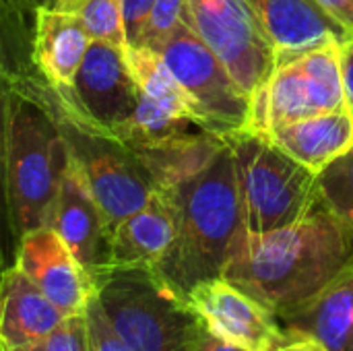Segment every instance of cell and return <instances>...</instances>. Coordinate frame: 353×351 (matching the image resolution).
Returning a JSON list of instances; mask_svg holds the SVG:
<instances>
[{"mask_svg": "<svg viewBox=\"0 0 353 351\" xmlns=\"http://www.w3.org/2000/svg\"><path fill=\"white\" fill-rule=\"evenodd\" d=\"M0 351H6L4 350V345H2V341H0Z\"/></svg>", "mask_w": 353, "mask_h": 351, "instance_id": "cell-35", "label": "cell"}, {"mask_svg": "<svg viewBox=\"0 0 353 351\" xmlns=\"http://www.w3.org/2000/svg\"><path fill=\"white\" fill-rule=\"evenodd\" d=\"M89 43L91 39L74 12L56 0L37 4L31 35V62L37 74L56 91H72L77 70Z\"/></svg>", "mask_w": 353, "mask_h": 351, "instance_id": "cell-14", "label": "cell"}, {"mask_svg": "<svg viewBox=\"0 0 353 351\" xmlns=\"http://www.w3.org/2000/svg\"><path fill=\"white\" fill-rule=\"evenodd\" d=\"M192 130H205V128L199 126L194 120L174 114L172 110L163 108L159 101L141 93L134 112L114 134H118L126 145H141V143H153Z\"/></svg>", "mask_w": 353, "mask_h": 351, "instance_id": "cell-23", "label": "cell"}, {"mask_svg": "<svg viewBox=\"0 0 353 351\" xmlns=\"http://www.w3.org/2000/svg\"><path fill=\"white\" fill-rule=\"evenodd\" d=\"M269 137L288 155L319 174L353 147V112L343 108L308 116L275 128Z\"/></svg>", "mask_w": 353, "mask_h": 351, "instance_id": "cell-19", "label": "cell"}, {"mask_svg": "<svg viewBox=\"0 0 353 351\" xmlns=\"http://www.w3.org/2000/svg\"><path fill=\"white\" fill-rule=\"evenodd\" d=\"M319 201L353 232V147L316 174Z\"/></svg>", "mask_w": 353, "mask_h": 351, "instance_id": "cell-26", "label": "cell"}, {"mask_svg": "<svg viewBox=\"0 0 353 351\" xmlns=\"http://www.w3.org/2000/svg\"><path fill=\"white\" fill-rule=\"evenodd\" d=\"M176 234V215L165 190H157L139 211L110 234L112 267H155Z\"/></svg>", "mask_w": 353, "mask_h": 351, "instance_id": "cell-17", "label": "cell"}, {"mask_svg": "<svg viewBox=\"0 0 353 351\" xmlns=\"http://www.w3.org/2000/svg\"><path fill=\"white\" fill-rule=\"evenodd\" d=\"M265 351H329L323 341H319L316 337L308 335V333H300V331H292L283 327L281 337L271 343Z\"/></svg>", "mask_w": 353, "mask_h": 351, "instance_id": "cell-31", "label": "cell"}, {"mask_svg": "<svg viewBox=\"0 0 353 351\" xmlns=\"http://www.w3.org/2000/svg\"><path fill=\"white\" fill-rule=\"evenodd\" d=\"M339 46L341 41H327L277 62L269 81L252 95L248 128L269 134L290 122L347 108Z\"/></svg>", "mask_w": 353, "mask_h": 351, "instance_id": "cell-7", "label": "cell"}, {"mask_svg": "<svg viewBox=\"0 0 353 351\" xmlns=\"http://www.w3.org/2000/svg\"><path fill=\"white\" fill-rule=\"evenodd\" d=\"M159 54L186 91L196 122L205 130L230 137L248 128L252 97L236 83L188 21L176 29Z\"/></svg>", "mask_w": 353, "mask_h": 351, "instance_id": "cell-8", "label": "cell"}, {"mask_svg": "<svg viewBox=\"0 0 353 351\" xmlns=\"http://www.w3.org/2000/svg\"><path fill=\"white\" fill-rule=\"evenodd\" d=\"M155 0H122V6H124V29H126V39H128V46H132L145 23H147V17L153 8Z\"/></svg>", "mask_w": 353, "mask_h": 351, "instance_id": "cell-30", "label": "cell"}, {"mask_svg": "<svg viewBox=\"0 0 353 351\" xmlns=\"http://www.w3.org/2000/svg\"><path fill=\"white\" fill-rule=\"evenodd\" d=\"M124 52H126L130 72L141 93L159 101L163 108L172 110L174 114L196 122V116H194V110L186 91L182 89V85L178 83V79L174 77V72L170 70V66L165 64L159 52L151 48H143V46H126Z\"/></svg>", "mask_w": 353, "mask_h": 351, "instance_id": "cell-22", "label": "cell"}, {"mask_svg": "<svg viewBox=\"0 0 353 351\" xmlns=\"http://www.w3.org/2000/svg\"><path fill=\"white\" fill-rule=\"evenodd\" d=\"M186 21L252 97L277 66V54L246 0H184Z\"/></svg>", "mask_w": 353, "mask_h": 351, "instance_id": "cell-9", "label": "cell"}, {"mask_svg": "<svg viewBox=\"0 0 353 351\" xmlns=\"http://www.w3.org/2000/svg\"><path fill=\"white\" fill-rule=\"evenodd\" d=\"M39 2L43 0H0V72L12 81L35 72L31 35Z\"/></svg>", "mask_w": 353, "mask_h": 351, "instance_id": "cell-21", "label": "cell"}, {"mask_svg": "<svg viewBox=\"0 0 353 351\" xmlns=\"http://www.w3.org/2000/svg\"><path fill=\"white\" fill-rule=\"evenodd\" d=\"M267 33L277 62L350 35L321 8L316 0H246Z\"/></svg>", "mask_w": 353, "mask_h": 351, "instance_id": "cell-15", "label": "cell"}, {"mask_svg": "<svg viewBox=\"0 0 353 351\" xmlns=\"http://www.w3.org/2000/svg\"><path fill=\"white\" fill-rule=\"evenodd\" d=\"M14 267L66 317L83 314L95 294L93 279L52 228H39L21 238Z\"/></svg>", "mask_w": 353, "mask_h": 351, "instance_id": "cell-13", "label": "cell"}, {"mask_svg": "<svg viewBox=\"0 0 353 351\" xmlns=\"http://www.w3.org/2000/svg\"><path fill=\"white\" fill-rule=\"evenodd\" d=\"M48 228L64 240L74 259L93 279V285L95 279L112 267L110 225L72 157L62 176Z\"/></svg>", "mask_w": 353, "mask_h": 351, "instance_id": "cell-11", "label": "cell"}, {"mask_svg": "<svg viewBox=\"0 0 353 351\" xmlns=\"http://www.w3.org/2000/svg\"><path fill=\"white\" fill-rule=\"evenodd\" d=\"M321 8L353 37V0H316Z\"/></svg>", "mask_w": 353, "mask_h": 351, "instance_id": "cell-32", "label": "cell"}, {"mask_svg": "<svg viewBox=\"0 0 353 351\" xmlns=\"http://www.w3.org/2000/svg\"><path fill=\"white\" fill-rule=\"evenodd\" d=\"M236 159L244 230L273 232L302 219L316 203V174L277 147L267 132L242 128L228 137Z\"/></svg>", "mask_w": 353, "mask_h": 351, "instance_id": "cell-6", "label": "cell"}, {"mask_svg": "<svg viewBox=\"0 0 353 351\" xmlns=\"http://www.w3.org/2000/svg\"><path fill=\"white\" fill-rule=\"evenodd\" d=\"M352 257L353 232L319 201L292 225L244 230L221 277L281 317L321 292Z\"/></svg>", "mask_w": 353, "mask_h": 351, "instance_id": "cell-1", "label": "cell"}, {"mask_svg": "<svg viewBox=\"0 0 353 351\" xmlns=\"http://www.w3.org/2000/svg\"><path fill=\"white\" fill-rule=\"evenodd\" d=\"M66 143L43 103L12 81L8 118V190L19 242L48 228L62 176L68 166Z\"/></svg>", "mask_w": 353, "mask_h": 351, "instance_id": "cell-4", "label": "cell"}, {"mask_svg": "<svg viewBox=\"0 0 353 351\" xmlns=\"http://www.w3.org/2000/svg\"><path fill=\"white\" fill-rule=\"evenodd\" d=\"M225 145L228 137L209 130H192L128 147L141 157L157 190H165L207 170Z\"/></svg>", "mask_w": 353, "mask_h": 351, "instance_id": "cell-20", "label": "cell"}, {"mask_svg": "<svg viewBox=\"0 0 353 351\" xmlns=\"http://www.w3.org/2000/svg\"><path fill=\"white\" fill-rule=\"evenodd\" d=\"M176 234L153 271L180 296L223 275L228 259L244 232L238 172L230 141L201 174L165 188Z\"/></svg>", "mask_w": 353, "mask_h": 351, "instance_id": "cell-2", "label": "cell"}, {"mask_svg": "<svg viewBox=\"0 0 353 351\" xmlns=\"http://www.w3.org/2000/svg\"><path fill=\"white\" fill-rule=\"evenodd\" d=\"M6 351H89V333H87L85 312L66 317L52 333H48L46 337L37 341Z\"/></svg>", "mask_w": 353, "mask_h": 351, "instance_id": "cell-28", "label": "cell"}, {"mask_svg": "<svg viewBox=\"0 0 353 351\" xmlns=\"http://www.w3.org/2000/svg\"><path fill=\"white\" fill-rule=\"evenodd\" d=\"M14 83L33 93L50 112L110 225V234L157 192L141 157L118 134L87 116L72 91H56L37 70Z\"/></svg>", "mask_w": 353, "mask_h": 351, "instance_id": "cell-3", "label": "cell"}, {"mask_svg": "<svg viewBox=\"0 0 353 351\" xmlns=\"http://www.w3.org/2000/svg\"><path fill=\"white\" fill-rule=\"evenodd\" d=\"M339 66H341L345 103L353 112V37H347L339 46Z\"/></svg>", "mask_w": 353, "mask_h": 351, "instance_id": "cell-33", "label": "cell"}, {"mask_svg": "<svg viewBox=\"0 0 353 351\" xmlns=\"http://www.w3.org/2000/svg\"><path fill=\"white\" fill-rule=\"evenodd\" d=\"M184 21H186L184 0H155L145 27L132 46H143L159 52Z\"/></svg>", "mask_w": 353, "mask_h": 351, "instance_id": "cell-27", "label": "cell"}, {"mask_svg": "<svg viewBox=\"0 0 353 351\" xmlns=\"http://www.w3.org/2000/svg\"><path fill=\"white\" fill-rule=\"evenodd\" d=\"M12 79L0 72V271L14 267L19 236L12 221L8 190V118H10Z\"/></svg>", "mask_w": 353, "mask_h": 351, "instance_id": "cell-24", "label": "cell"}, {"mask_svg": "<svg viewBox=\"0 0 353 351\" xmlns=\"http://www.w3.org/2000/svg\"><path fill=\"white\" fill-rule=\"evenodd\" d=\"M56 2L79 17L91 41H105L120 48L128 46L122 0H56Z\"/></svg>", "mask_w": 353, "mask_h": 351, "instance_id": "cell-25", "label": "cell"}, {"mask_svg": "<svg viewBox=\"0 0 353 351\" xmlns=\"http://www.w3.org/2000/svg\"><path fill=\"white\" fill-rule=\"evenodd\" d=\"M66 314L19 269L0 271V341L21 348L52 333Z\"/></svg>", "mask_w": 353, "mask_h": 351, "instance_id": "cell-18", "label": "cell"}, {"mask_svg": "<svg viewBox=\"0 0 353 351\" xmlns=\"http://www.w3.org/2000/svg\"><path fill=\"white\" fill-rule=\"evenodd\" d=\"M95 298L132 351H190L203 325L151 267H110L95 279Z\"/></svg>", "mask_w": 353, "mask_h": 351, "instance_id": "cell-5", "label": "cell"}, {"mask_svg": "<svg viewBox=\"0 0 353 351\" xmlns=\"http://www.w3.org/2000/svg\"><path fill=\"white\" fill-rule=\"evenodd\" d=\"M124 50L91 41L72 85V95L83 112L112 132L130 118L141 95Z\"/></svg>", "mask_w": 353, "mask_h": 351, "instance_id": "cell-12", "label": "cell"}, {"mask_svg": "<svg viewBox=\"0 0 353 351\" xmlns=\"http://www.w3.org/2000/svg\"><path fill=\"white\" fill-rule=\"evenodd\" d=\"M190 351H248L236 343H230L221 337H217L215 333H211L205 323L201 325L196 337H194V343H192V350Z\"/></svg>", "mask_w": 353, "mask_h": 351, "instance_id": "cell-34", "label": "cell"}, {"mask_svg": "<svg viewBox=\"0 0 353 351\" xmlns=\"http://www.w3.org/2000/svg\"><path fill=\"white\" fill-rule=\"evenodd\" d=\"M186 300L211 333L244 350L265 351L283 333L271 308L223 277L199 283Z\"/></svg>", "mask_w": 353, "mask_h": 351, "instance_id": "cell-10", "label": "cell"}, {"mask_svg": "<svg viewBox=\"0 0 353 351\" xmlns=\"http://www.w3.org/2000/svg\"><path fill=\"white\" fill-rule=\"evenodd\" d=\"M277 319L285 329L316 337L329 351H353V257L321 292Z\"/></svg>", "mask_w": 353, "mask_h": 351, "instance_id": "cell-16", "label": "cell"}, {"mask_svg": "<svg viewBox=\"0 0 353 351\" xmlns=\"http://www.w3.org/2000/svg\"><path fill=\"white\" fill-rule=\"evenodd\" d=\"M85 321H87V333H89V351H132L108 323L95 294L87 302Z\"/></svg>", "mask_w": 353, "mask_h": 351, "instance_id": "cell-29", "label": "cell"}]
</instances>
